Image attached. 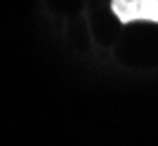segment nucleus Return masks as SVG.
I'll list each match as a JSON object with an SVG mask.
<instances>
[{
  "instance_id": "obj_1",
  "label": "nucleus",
  "mask_w": 158,
  "mask_h": 146,
  "mask_svg": "<svg viewBox=\"0 0 158 146\" xmlns=\"http://www.w3.org/2000/svg\"><path fill=\"white\" fill-rule=\"evenodd\" d=\"M111 12L120 24L153 21L158 24V0H111Z\"/></svg>"
}]
</instances>
